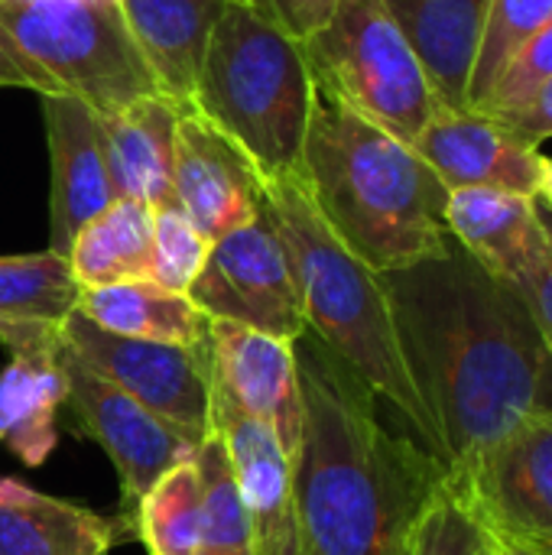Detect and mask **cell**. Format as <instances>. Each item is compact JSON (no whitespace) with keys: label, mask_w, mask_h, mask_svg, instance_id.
I'll use <instances>...</instances> for the list:
<instances>
[{"label":"cell","mask_w":552,"mask_h":555,"mask_svg":"<svg viewBox=\"0 0 552 555\" xmlns=\"http://www.w3.org/2000/svg\"><path fill=\"white\" fill-rule=\"evenodd\" d=\"M3 85L7 88H33V78H29V72L23 68V62L16 59L10 39L0 29V88Z\"/></svg>","instance_id":"cell-35"},{"label":"cell","mask_w":552,"mask_h":555,"mask_svg":"<svg viewBox=\"0 0 552 555\" xmlns=\"http://www.w3.org/2000/svg\"><path fill=\"white\" fill-rule=\"evenodd\" d=\"M195 468L202 481V550L251 553V524L241 501L238 475L215 429L198 442Z\"/></svg>","instance_id":"cell-27"},{"label":"cell","mask_w":552,"mask_h":555,"mask_svg":"<svg viewBox=\"0 0 552 555\" xmlns=\"http://www.w3.org/2000/svg\"><path fill=\"white\" fill-rule=\"evenodd\" d=\"M52 192H49V250L68 257L78 231L117 202L107 150L101 133V114L78 98H42Z\"/></svg>","instance_id":"cell-15"},{"label":"cell","mask_w":552,"mask_h":555,"mask_svg":"<svg viewBox=\"0 0 552 555\" xmlns=\"http://www.w3.org/2000/svg\"><path fill=\"white\" fill-rule=\"evenodd\" d=\"M59 367L65 374V406L75 416V429L94 439L117 468L124 517L146 498V491L176 465L195 459V442L150 413L143 403L107 384L91 371L65 341L59 345Z\"/></svg>","instance_id":"cell-10"},{"label":"cell","mask_w":552,"mask_h":555,"mask_svg":"<svg viewBox=\"0 0 552 555\" xmlns=\"http://www.w3.org/2000/svg\"><path fill=\"white\" fill-rule=\"evenodd\" d=\"M81 299L68 257L55 250L0 257V325H62Z\"/></svg>","instance_id":"cell-25"},{"label":"cell","mask_w":552,"mask_h":555,"mask_svg":"<svg viewBox=\"0 0 552 555\" xmlns=\"http://www.w3.org/2000/svg\"><path fill=\"white\" fill-rule=\"evenodd\" d=\"M413 150L449 192L498 189L540 198L550 163L540 150L514 140L495 117L446 104L436 107Z\"/></svg>","instance_id":"cell-14"},{"label":"cell","mask_w":552,"mask_h":555,"mask_svg":"<svg viewBox=\"0 0 552 555\" xmlns=\"http://www.w3.org/2000/svg\"><path fill=\"white\" fill-rule=\"evenodd\" d=\"M244 3L299 42L316 29H322L338 7V0H244Z\"/></svg>","instance_id":"cell-32"},{"label":"cell","mask_w":552,"mask_h":555,"mask_svg":"<svg viewBox=\"0 0 552 555\" xmlns=\"http://www.w3.org/2000/svg\"><path fill=\"white\" fill-rule=\"evenodd\" d=\"M446 107H468V81L491 0H381Z\"/></svg>","instance_id":"cell-21"},{"label":"cell","mask_w":552,"mask_h":555,"mask_svg":"<svg viewBox=\"0 0 552 555\" xmlns=\"http://www.w3.org/2000/svg\"><path fill=\"white\" fill-rule=\"evenodd\" d=\"M78 312H85L94 325L140 338V341H163V345H205L208 319L192 306L189 296L169 293L150 280H127L111 286L81 289Z\"/></svg>","instance_id":"cell-23"},{"label":"cell","mask_w":552,"mask_h":555,"mask_svg":"<svg viewBox=\"0 0 552 555\" xmlns=\"http://www.w3.org/2000/svg\"><path fill=\"white\" fill-rule=\"evenodd\" d=\"M185 296L205 319L234 322L283 341L309 332L290 257L264 211L208 247Z\"/></svg>","instance_id":"cell-9"},{"label":"cell","mask_w":552,"mask_h":555,"mask_svg":"<svg viewBox=\"0 0 552 555\" xmlns=\"http://www.w3.org/2000/svg\"><path fill=\"white\" fill-rule=\"evenodd\" d=\"M153 244V208L133 198H117L91 218L68 247V267L81 289L146 280Z\"/></svg>","instance_id":"cell-24"},{"label":"cell","mask_w":552,"mask_h":555,"mask_svg":"<svg viewBox=\"0 0 552 555\" xmlns=\"http://www.w3.org/2000/svg\"><path fill=\"white\" fill-rule=\"evenodd\" d=\"M0 29L39 98H78L98 114L163 94L117 0H7Z\"/></svg>","instance_id":"cell-6"},{"label":"cell","mask_w":552,"mask_h":555,"mask_svg":"<svg viewBox=\"0 0 552 555\" xmlns=\"http://www.w3.org/2000/svg\"><path fill=\"white\" fill-rule=\"evenodd\" d=\"M488 117H495L524 146L540 150L547 140H552V78L547 85H540L527 101H521L508 111L488 114Z\"/></svg>","instance_id":"cell-33"},{"label":"cell","mask_w":552,"mask_h":555,"mask_svg":"<svg viewBox=\"0 0 552 555\" xmlns=\"http://www.w3.org/2000/svg\"><path fill=\"white\" fill-rule=\"evenodd\" d=\"M540 202L552 211V159L547 163V179H543V189H540Z\"/></svg>","instance_id":"cell-37"},{"label":"cell","mask_w":552,"mask_h":555,"mask_svg":"<svg viewBox=\"0 0 552 555\" xmlns=\"http://www.w3.org/2000/svg\"><path fill=\"white\" fill-rule=\"evenodd\" d=\"M208 241L195 231V224L182 215L176 202L153 208V244H150V270L146 280L169 289V293H189L195 283L205 257Z\"/></svg>","instance_id":"cell-30"},{"label":"cell","mask_w":552,"mask_h":555,"mask_svg":"<svg viewBox=\"0 0 552 555\" xmlns=\"http://www.w3.org/2000/svg\"><path fill=\"white\" fill-rule=\"evenodd\" d=\"M312 94L303 42L244 0H228L189 104L247 153L264 182L299 172Z\"/></svg>","instance_id":"cell-5"},{"label":"cell","mask_w":552,"mask_h":555,"mask_svg":"<svg viewBox=\"0 0 552 555\" xmlns=\"http://www.w3.org/2000/svg\"><path fill=\"white\" fill-rule=\"evenodd\" d=\"M10 364L0 371V442L29 468H39L59 442L65 374L59 367V325H0Z\"/></svg>","instance_id":"cell-16"},{"label":"cell","mask_w":552,"mask_h":555,"mask_svg":"<svg viewBox=\"0 0 552 555\" xmlns=\"http://www.w3.org/2000/svg\"><path fill=\"white\" fill-rule=\"evenodd\" d=\"M137 540L150 555H198L202 550V481L195 459L166 472L133 511Z\"/></svg>","instance_id":"cell-26"},{"label":"cell","mask_w":552,"mask_h":555,"mask_svg":"<svg viewBox=\"0 0 552 555\" xmlns=\"http://www.w3.org/2000/svg\"><path fill=\"white\" fill-rule=\"evenodd\" d=\"M452 481L498 540L552 550V406Z\"/></svg>","instance_id":"cell-11"},{"label":"cell","mask_w":552,"mask_h":555,"mask_svg":"<svg viewBox=\"0 0 552 555\" xmlns=\"http://www.w3.org/2000/svg\"><path fill=\"white\" fill-rule=\"evenodd\" d=\"M446 228L472 260L511 289L534 276L552 244L547 205L498 189L449 192Z\"/></svg>","instance_id":"cell-18"},{"label":"cell","mask_w":552,"mask_h":555,"mask_svg":"<svg viewBox=\"0 0 552 555\" xmlns=\"http://www.w3.org/2000/svg\"><path fill=\"white\" fill-rule=\"evenodd\" d=\"M299 185L332 234L374 273H390L452 247L449 189L416 150L364 120L322 88L299 156Z\"/></svg>","instance_id":"cell-3"},{"label":"cell","mask_w":552,"mask_h":555,"mask_svg":"<svg viewBox=\"0 0 552 555\" xmlns=\"http://www.w3.org/2000/svg\"><path fill=\"white\" fill-rule=\"evenodd\" d=\"M552 78V23L543 26L511 62L508 68L498 75V81L491 85L488 98L475 107L482 114H498L508 111L521 101H527L540 85H547Z\"/></svg>","instance_id":"cell-31"},{"label":"cell","mask_w":552,"mask_h":555,"mask_svg":"<svg viewBox=\"0 0 552 555\" xmlns=\"http://www.w3.org/2000/svg\"><path fill=\"white\" fill-rule=\"evenodd\" d=\"M198 555H251V553H211V550H198Z\"/></svg>","instance_id":"cell-38"},{"label":"cell","mask_w":552,"mask_h":555,"mask_svg":"<svg viewBox=\"0 0 552 555\" xmlns=\"http://www.w3.org/2000/svg\"><path fill=\"white\" fill-rule=\"evenodd\" d=\"M303 52L316 88L410 146L442 104L381 0H338Z\"/></svg>","instance_id":"cell-7"},{"label":"cell","mask_w":552,"mask_h":555,"mask_svg":"<svg viewBox=\"0 0 552 555\" xmlns=\"http://www.w3.org/2000/svg\"><path fill=\"white\" fill-rule=\"evenodd\" d=\"M498 537L472 501L446 478L413 530L410 555H498Z\"/></svg>","instance_id":"cell-29"},{"label":"cell","mask_w":552,"mask_h":555,"mask_svg":"<svg viewBox=\"0 0 552 555\" xmlns=\"http://www.w3.org/2000/svg\"><path fill=\"white\" fill-rule=\"evenodd\" d=\"M3 3H7V0H0V7H3Z\"/></svg>","instance_id":"cell-39"},{"label":"cell","mask_w":552,"mask_h":555,"mask_svg":"<svg viewBox=\"0 0 552 555\" xmlns=\"http://www.w3.org/2000/svg\"><path fill=\"white\" fill-rule=\"evenodd\" d=\"M59 335L91 371L189 436L195 446L211 433L208 345L185 348L114 335L78 309L59 325Z\"/></svg>","instance_id":"cell-8"},{"label":"cell","mask_w":552,"mask_h":555,"mask_svg":"<svg viewBox=\"0 0 552 555\" xmlns=\"http://www.w3.org/2000/svg\"><path fill=\"white\" fill-rule=\"evenodd\" d=\"M547 221H550L552 237L550 208H547ZM514 293L524 299V306H527V312H530V319H534V325H537V332H540V338L547 345V351L552 354V244L547 260L534 270V276H527L521 286H514Z\"/></svg>","instance_id":"cell-34"},{"label":"cell","mask_w":552,"mask_h":555,"mask_svg":"<svg viewBox=\"0 0 552 555\" xmlns=\"http://www.w3.org/2000/svg\"><path fill=\"white\" fill-rule=\"evenodd\" d=\"M260 211L290 257L306 328L397 416L400 429L446 468L442 442L410 377L381 273L332 234L296 176L264 182Z\"/></svg>","instance_id":"cell-4"},{"label":"cell","mask_w":552,"mask_h":555,"mask_svg":"<svg viewBox=\"0 0 552 555\" xmlns=\"http://www.w3.org/2000/svg\"><path fill=\"white\" fill-rule=\"evenodd\" d=\"M303 439L293 494L303 555H410L413 530L449 472L312 335L296 338Z\"/></svg>","instance_id":"cell-2"},{"label":"cell","mask_w":552,"mask_h":555,"mask_svg":"<svg viewBox=\"0 0 552 555\" xmlns=\"http://www.w3.org/2000/svg\"><path fill=\"white\" fill-rule=\"evenodd\" d=\"M133 537L130 517H101L0 478V555H107Z\"/></svg>","instance_id":"cell-19"},{"label":"cell","mask_w":552,"mask_h":555,"mask_svg":"<svg viewBox=\"0 0 552 555\" xmlns=\"http://www.w3.org/2000/svg\"><path fill=\"white\" fill-rule=\"evenodd\" d=\"M228 0H117V10L163 94L192 101L208 36Z\"/></svg>","instance_id":"cell-22"},{"label":"cell","mask_w":552,"mask_h":555,"mask_svg":"<svg viewBox=\"0 0 552 555\" xmlns=\"http://www.w3.org/2000/svg\"><path fill=\"white\" fill-rule=\"evenodd\" d=\"M397 338L439 433L449 478L552 406V354L524 299L455 241L381 273Z\"/></svg>","instance_id":"cell-1"},{"label":"cell","mask_w":552,"mask_h":555,"mask_svg":"<svg viewBox=\"0 0 552 555\" xmlns=\"http://www.w3.org/2000/svg\"><path fill=\"white\" fill-rule=\"evenodd\" d=\"M205 345L215 397H221L238 413L267 423L293 462L303 439V387L296 341L208 319Z\"/></svg>","instance_id":"cell-13"},{"label":"cell","mask_w":552,"mask_h":555,"mask_svg":"<svg viewBox=\"0 0 552 555\" xmlns=\"http://www.w3.org/2000/svg\"><path fill=\"white\" fill-rule=\"evenodd\" d=\"M211 429L221 436L238 475L251 524V555H303L293 494V462L277 433L238 413L211 390Z\"/></svg>","instance_id":"cell-17"},{"label":"cell","mask_w":552,"mask_h":555,"mask_svg":"<svg viewBox=\"0 0 552 555\" xmlns=\"http://www.w3.org/2000/svg\"><path fill=\"white\" fill-rule=\"evenodd\" d=\"M172 202L208 244L254 221L264 202L257 166L192 104H179Z\"/></svg>","instance_id":"cell-12"},{"label":"cell","mask_w":552,"mask_h":555,"mask_svg":"<svg viewBox=\"0 0 552 555\" xmlns=\"http://www.w3.org/2000/svg\"><path fill=\"white\" fill-rule=\"evenodd\" d=\"M179 101L169 94H146L101 114L107 169L117 198H133L150 208L172 202Z\"/></svg>","instance_id":"cell-20"},{"label":"cell","mask_w":552,"mask_h":555,"mask_svg":"<svg viewBox=\"0 0 552 555\" xmlns=\"http://www.w3.org/2000/svg\"><path fill=\"white\" fill-rule=\"evenodd\" d=\"M552 23V0H491L485 16V33L478 42L472 81H468V107L475 111L508 62Z\"/></svg>","instance_id":"cell-28"},{"label":"cell","mask_w":552,"mask_h":555,"mask_svg":"<svg viewBox=\"0 0 552 555\" xmlns=\"http://www.w3.org/2000/svg\"><path fill=\"white\" fill-rule=\"evenodd\" d=\"M498 555H552V550L543 546H527V543H508V540H498Z\"/></svg>","instance_id":"cell-36"}]
</instances>
